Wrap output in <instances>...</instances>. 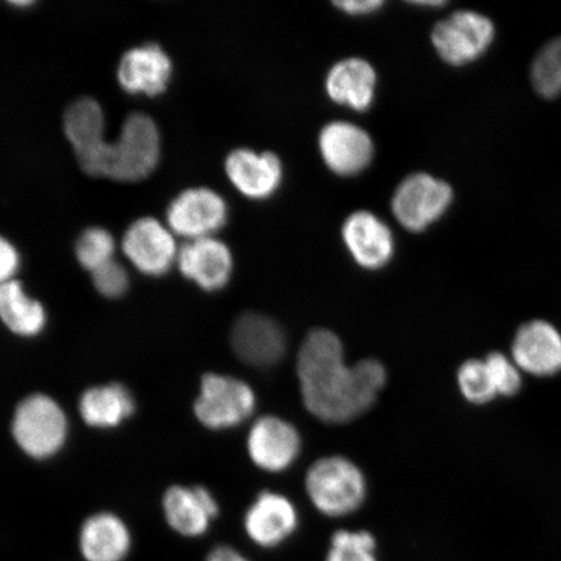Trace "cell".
<instances>
[{"label":"cell","mask_w":561,"mask_h":561,"mask_svg":"<svg viewBox=\"0 0 561 561\" xmlns=\"http://www.w3.org/2000/svg\"><path fill=\"white\" fill-rule=\"evenodd\" d=\"M9 426L13 446L34 462L58 459L72 437L66 405L46 391H32L20 398Z\"/></svg>","instance_id":"3957f363"},{"label":"cell","mask_w":561,"mask_h":561,"mask_svg":"<svg viewBox=\"0 0 561 561\" xmlns=\"http://www.w3.org/2000/svg\"><path fill=\"white\" fill-rule=\"evenodd\" d=\"M301 399L312 416L328 424H345L375 405L388 381L381 362L364 359L347 366L340 336L313 329L297 356Z\"/></svg>","instance_id":"6da1fadb"},{"label":"cell","mask_w":561,"mask_h":561,"mask_svg":"<svg viewBox=\"0 0 561 561\" xmlns=\"http://www.w3.org/2000/svg\"><path fill=\"white\" fill-rule=\"evenodd\" d=\"M325 561H380L376 538L367 530L335 531L329 543Z\"/></svg>","instance_id":"484cf974"},{"label":"cell","mask_w":561,"mask_h":561,"mask_svg":"<svg viewBox=\"0 0 561 561\" xmlns=\"http://www.w3.org/2000/svg\"><path fill=\"white\" fill-rule=\"evenodd\" d=\"M458 386L461 396L472 404H486L497 397L485 359L462 363L458 370Z\"/></svg>","instance_id":"4316f807"},{"label":"cell","mask_w":561,"mask_h":561,"mask_svg":"<svg viewBox=\"0 0 561 561\" xmlns=\"http://www.w3.org/2000/svg\"><path fill=\"white\" fill-rule=\"evenodd\" d=\"M378 77L371 62L351 56L336 61L325 77V93L333 103L356 112L374 105Z\"/></svg>","instance_id":"7402d4cb"},{"label":"cell","mask_w":561,"mask_h":561,"mask_svg":"<svg viewBox=\"0 0 561 561\" xmlns=\"http://www.w3.org/2000/svg\"><path fill=\"white\" fill-rule=\"evenodd\" d=\"M77 550L82 561H128L135 550V533L116 511H94L79 526Z\"/></svg>","instance_id":"4fadbf2b"},{"label":"cell","mask_w":561,"mask_h":561,"mask_svg":"<svg viewBox=\"0 0 561 561\" xmlns=\"http://www.w3.org/2000/svg\"><path fill=\"white\" fill-rule=\"evenodd\" d=\"M175 238L167 222L144 216L126 228L121 248L126 262L139 275L160 278L178 266L181 244Z\"/></svg>","instance_id":"ba28073f"},{"label":"cell","mask_w":561,"mask_h":561,"mask_svg":"<svg viewBox=\"0 0 561 561\" xmlns=\"http://www.w3.org/2000/svg\"><path fill=\"white\" fill-rule=\"evenodd\" d=\"M485 362L497 396L515 397L522 390L523 371L511 357L502 353H491Z\"/></svg>","instance_id":"f1b7e54d"},{"label":"cell","mask_w":561,"mask_h":561,"mask_svg":"<svg viewBox=\"0 0 561 561\" xmlns=\"http://www.w3.org/2000/svg\"><path fill=\"white\" fill-rule=\"evenodd\" d=\"M224 170L236 191L252 201L272 198L284 181L283 160L272 151L240 147L228 153Z\"/></svg>","instance_id":"d6986e66"},{"label":"cell","mask_w":561,"mask_h":561,"mask_svg":"<svg viewBox=\"0 0 561 561\" xmlns=\"http://www.w3.org/2000/svg\"><path fill=\"white\" fill-rule=\"evenodd\" d=\"M0 325L15 339L34 341L47 332L50 313L16 278L0 285Z\"/></svg>","instance_id":"603a6c76"},{"label":"cell","mask_w":561,"mask_h":561,"mask_svg":"<svg viewBox=\"0 0 561 561\" xmlns=\"http://www.w3.org/2000/svg\"><path fill=\"white\" fill-rule=\"evenodd\" d=\"M496 37L489 16L473 10H459L433 26L431 42L442 61L460 68L486 55Z\"/></svg>","instance_id":"8992f818"},{"label":"cell","mask_w":561,"mask_h":561,"mask_svg":"<svg viewBox=\"0 0 561 561\" xmlns=\"http://www.w3.org/2000/svg\"><path fill=\"white\" fill-rule=\"evenodd\" d=\"M249 458L270 473H280L297 461L301 451V437L289 421L266 415L251 425L245 440Z\"/></svg>","instance_id":"2e32d148"},{"label":"cell","mask_w":561,"mask_h":561,"mask_svg":"<svg viewBox=\"0 0 561 561\" xmlns=\"http://www.w3.org/2000/svg\"><path fill=\"white\" fill-rule=\"evenodd\" d=\"M306 491L313 507L332 518L355 514L367 500V479L345 456L316 460L306 474Z\"/></svg>","instance_id":"277c9868"},{"label":"cell","mask_w":561,"mask_h":561,"mask_svg":"<svg viewBox=\"0 0 561 561\" xmlns=\"http://www.w3.org/2000/svg\"><path fill=\"white\" fill-rule=\"evenodd\" d=\"M160 511L168 528L185 539L206 537L220 516V504L208 488L173 483L160 497Z\"/></svg>","instance_id":"30bf717a"},{"label":"cell","mask_w":561,"mask_h":561,"mask_svg":"<svg viewBox=\"0 0 561 561\" xmlns=\"http://www.w3.org/2000/svg\"><path fill=\"white\" fill-rule=\"evenodd\" d=\"M171 56L158 44H144L126 50L117 66V81L131 95L157 96L170 85Z\"/></svg>","instance_id":"ffe728a7"},{"label":"cell","mask_w":561,"mask_h":561,"mask_svg":"<svg viewBox=\"0 0 561 561\" xmlns=\"http://www.w3.org/2000/svg\"><path fill=\"white\" fill-rule=\"evenodd\" d=\"M230 347L245 366L270 369L284 359L287 340L277 321L256 312L243 313L230 329Z\"/></svg>","instance_id":"7c38bea8"},{"label":"cell","mask_w":561,"mask_h":561,"mask_svg":"<svg viewBox=\"0 0 561 561\" xmlns=\"http://www.w3.org/2000/svg\"><path fill=\"white\" fill-rule=\"evenodd\" d=\"M62 126L82 170L94 178L136 182L157 170L161 135L156 121L144 112L126 116L114 140L105 137V116L100 104L76 105Z\"/></svg>","instance_id":"7a4b0ae2"},{"label":"cell","mask_w":561,"mask_h":561,"mask_svg":"<svg viewBox=\"0 0 561 561\" xmlns=\"http://www.w3.org/2000/svg\"><path fill=\"white\" fill-rule=\"evenodd\" d=\"M336 9L351 16H367L380 11L385 3L382 0H350V2H334Z\"/></svg>","instance_id":"4dcf8cb0"},{"label":"cell","mask_w":561,"mask_h":561,"mask_svg":"<svg viewBox=\"0 0 561 561\" xmlns=\"http://www.w3.org/2000/svg\"><path fill=\"white\" fill-rule=\"evenodd\" d=\"M175 268L202 291L217 293L229 285L234 257L229 245L219 238H199L180 245Z\"/></svg>","instance_id":"5bb4252c"},{"label":"cell","mask_w":561,"mask_h":561,"mask_svg":"<svg viewBox=\"0 0 561 561\" xmlns=\"http://www.w3.org/2000/svg\"><path fill=\"white\" fill-rule=\"evenodd\" d=\"M256 409L251 385L236 376L208 371L202 376L193 416L210 432H227L248 423Z\"/></svg>","instance_id":"5b68a950"},{"label":"cell","mask_w":561,"mask_h":561,"mask_svg":"<svg viewBox=\"0 0 561 561\" xmlns=\"http://www.w3.org/2000/svg\"><path fill=\"white\" fill-rule=\"evenodd\" d=\"M21 265H23V257L16 244L0 234V285L16 279Z\"/></svg>","instance_id":"f546056e"},{"label":"cell","mask_w":561,"mask_h":561,"mask_svg":"<svg viewBox=\"0 0 561 561\" xmlns=\"http://www.w3.org/2000/svg\"><path fill=\"white\" fill-rule=\"evenodd\" d=\"M530 82L543 100L552 101L561 96V35L547 42L533 59Z\"/></svg>","instance_id":"cb8c5ba5"},{"label":"cell","mask_w":561,"mask_h":561,"mask_svg":"<svg viewBox=\"0 0 561 561\" xmlns=\"http://www.w3.org/2000/svg\"><path fill=\"white\" fill-rule=\"evenodd\" d=\"M454 188L431 173L407 175L391 196V213L412 233H421L438 222L454 202Z\"/></svg>","instance_id":"52a82bcc"},{"label":"cell","mask_w":561,"mask_h":561,"mask_svg":"<svg viewBox=\"0 0 561 561\" xmlns=\"http://www.w3.org/2000/svg\"><path fill=\"white\" fill-rule=\"evenodd\" d=\"M116 251L115 237L103 227H89L82 230L75 244L76 261L89 273L116 261Z\"/></svg>","instance_id":"d4e9b609"},{"label":"cell","mask_w":561,"mask_h":561,"mask_svg":"<svg viewBox=\"0 0 561 561\" xmlns=\"http://www.w3.org/2000/svg\"><path fill=\"white\" fill-rule=\"evenodd\" d=\"M137 398L128 385L118 381L95 383L83 389L77 399V416L95 432L121 430L136 416Z\"/></svg>","instance_id":"ac0fdd59"},{"label":"cell","mask_w":561,"mask_h":561,"mask_svg":"<svg viewBox=\"0 0 561 561\" xmlns=\"http://www.w3.org/2000/svg\"><path fill=\"white\" fill-rule=\"evenodd\" d=\"M229 206L214 188L196 186L175 195L165 213L167 226L185 241L215 237L227 226Z\"/></svg>","instance_id":"9c48e42d"},{"label":"cell","mask_w":561,"mask_h":561,"mask_svg":"<svg viewBox=\"0 0 561 561\" xmlns=\"http://www.w3.org/2000/svg\"><path fill=\"white\" fill-rule=\"evenodd\" d=\"M318 147L329 171L340 178H354L367 170L374 161V138L360 125L335 121L322 126Z\"/></svg>","instance_id":"8fae6325"},{"label":"cell","mask_w":561,"mask_h":561,"mask_svg":"<svg viewBox=\"0 0 561 561\" xmlns=\"http://www.w3.org/2000/svg\"><path fill=\"white\" fill-rule=\"evenodd\" d=\"M511 359L523 374L552 377L561 371V333L551 322L533 320L518 328Z\"/></svg>","instance_id":"44dd1931"},{"label":"cell","mask_w":561,"mask_h":561,"mask_svg":"<svg viewBox=\"0 0 561 561\" xmlns=\"http://www.w3.org/2000/svg\"><path fill=\"white\" fill-rule=\"evenodd\" d=\"M90 277L94 290L103 299H123L130 290L131 277L128 266L118 262L117 259L90 273Z\"/></svg>","instance_id":"83f0119b"},{"label":"cell","mask_w":561,"mask_h":561,"mask_svg":"<svg viewBox=\"0 0 561 561\" xmlns=\"http://www.w3.org/2000/svg\"><path fill=\"white\" fill-rule=\"evenodd\" d=\"M341 234L350 256L363 270L380 271L396 255L394 233L370 210L359 209L348 215Z\"/></svg>","instance_id":"9a60e30c"},{"label":"cell","mask_w":561,"mask_h":561,"mask_svg":"<svg viewBox=\"0 0 561 561\" xmlns=\"http://www.w3.org/2000/svg\"><path fill=\"white\" fill-rule=\"evenodd\" d=\"M298 526L297 507L289 497L273 491L259 494L243 517L245 536L265 550L277 549L289 541Z\"/></svg>","instance_id":"e0dca14e"},{"label":"cell","mask_w":561,"mask_h":561,"mask_svg":"<svg viewBox=\"0 0 561 561\" xmlns=\"http://www.w3.org/2000/svg\"><path fill=\"white\" fill-rule=\"evenodd\" d=\"M203 561H252L243 552L230 545H217L207 552Z\"/></svg>","instance_id":"1f68e13d"}]
</instances>
